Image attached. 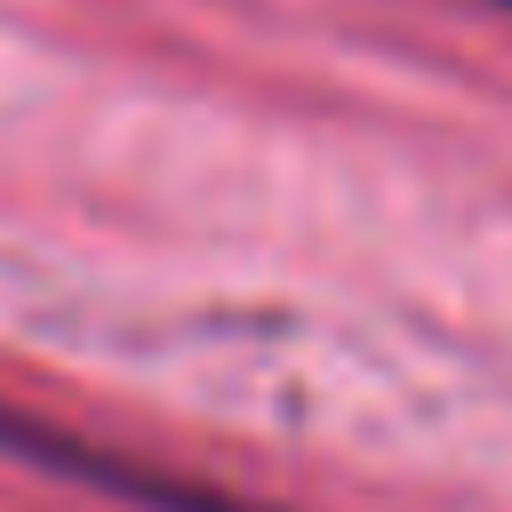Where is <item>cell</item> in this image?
<instances>
[{"label": "cell", "instance_id": "1", "mask_svg": "<svg viewBox=\"0 0 512 512\" xmlns=\"http://www.w3.org/2000/svg\"><path fill=\"white\" fill-rule=\"evenodd\" d=\"M0 456H24V464H40V472H56V480H88V488L128 496V504H144V512H264V504L216 496V488H200V480L128 464V456H112V448H96V440H72V432H56V424H40V416H24V408H0Z\"/></svg>", "mask_w": 512, "mask_h": 512}]
</instances>
